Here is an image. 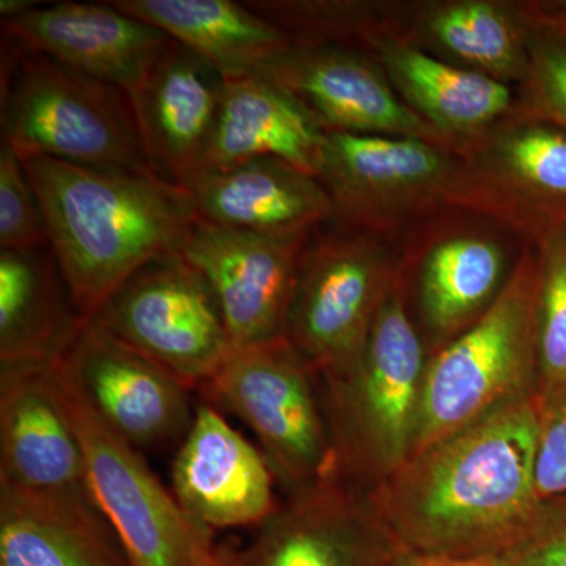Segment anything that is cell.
<instances>
[{"instance_id":"obj_1","label":"cell","mask_w":566,"mask_h":566,"mask_svg":"<svg viewBox=\"0 0 566 566\" xmlns=\"http://www.w3.org/2000/svg\"><path fill=\"white\" fill-rule=\"evenodd\" d=\"M535 397L409 457L370 493L405 547L449 556L505 554L542 504L535 482Z\"/></svg>"},{"instance_id":"obj_2","label":"cell","mask_w":566,"mask_h":566,"mask_svg":"<svg viewBox=\"0 0 566 566\" xmlns=\"http://www.w3.org/2000/svg\"><path fill=\"white\" fill-rule=\"evenodd\" d=\"M74 307L88 322L155 260L180 253L197 222L191 196L155 172L21 159Z\"/></svg>"},{"instance_id":"obj_3","label":"cell","mask_w":566,"mask_h":566,"mask_svg":"<svg viewBox=\"0 0 566 566\" xmlns=\"http://www.w3.org/2000/svg\"><path fill=\"white\" fill-rule=\"evenodd\" d=\"M428 360L397 275L356 359L318 378L335 479L370 494L409 460Z\"/></svg>"},{"instance_id":"obj_4","label":"cell","mask_w":566,"mask_h":566,"mask_svg":"<svg viewBox=\"0 0 566 566\" xmlns=\"http://www.w3.org/2000/svg\"><path fill=\"white\" fill-rule=\"evenodd\" d=\"M2 144L21 159L153 172L122 88L3 40Z\"/></svg>"},{"instance_id":"obj_5","label":"cell","mask_w":566,"mask_h":566,"mask_svg":"<svg viewBox=\"0 0 566 566\" xmlns=\"http://www.w3.org/2000/svg\"><path fill=\"white\" fill-rule=\"evenodd\" d=\"M538 251L527 244L479 322L431 354L412 455L497 409L535 397Z\"/></svg>"},{"instance_id":"obj_6","label":"cell","mask_w":566,"mask_h":566,"mask_svg":"<svg viewBox=\"0 0 566 566\" xmlns=\"http://www.w3.org/2000/svg\"><path fill=\"white\" fill-rule=\"evenodd\" d=\"M527 244L480 216L449 207L406 230L397 275L430 356L486 314Z\"/></svg>"},{"instance_id":"obj_7","label":"cell","mask_w":566,"mask_h":566,"mask_svg":"<svg viewBox=\"0 0 566 566\" xmlns=\"http://www.w3.org/2000/svg\"><path fill=\"white\" fill-rule=\"evenodd\" d=\"M200 392L243 420L292 494L335 479L318 375L285 337L233 348Z\"/></svg>"},{"instance_id":"obj_8","label":"cell","mask_w":566,"mask_h":566,"mask_svg":"<svg viewBox=\"0 0 566 566\" xmlns=\"http://www.w3.org/2000/svg\"><path fill=\"white\" fill-rule=\"evenodd\" d=\"M446 207L480 216L528 244L566 229V129L516 109L453 148Z\"/></svg>"},{"instance_id":"obj_9","label":"cell","mask_w":566,"mask_h":566,"mask_svg":"<svg viewBox=\"0 0 566 566\" xmlns=\"http://www.w3.org/2000/svg\"><path fill=\"white\" fill-rule=\"evenodd\" d=\"M392 238L315 232L294 289L285 338L318 378L344 370L364 348L398 271Z\"/></svg>"},{"instance_id":"obj_10","label":"cell","mask_w":566,"mask_h":566,"mask_svg":"<svg viewBox=\"0 0 566 566\" xmlns=\"http://www.w3.org/2000/svg\"><path fill=\"white\" fill-rule=\"evenodd\" d=\"M88 322L191 390H202L233 349L210 283L181 253L142 268Z\"/></svg>"},{"instance_id":"obj_11","label":"cell","mask_w":566,"mask_h":566,"mask_svg":"<svg viewBox=\"0 0 566 566\" xmlns=\"http://www.w3.org/2000/svg\"><path fill=\"white\" fill-rule=\"evenodd\" d=\"M324 133L318 180L338 226L395 240L446 207L452 148L416 137Z\"/></svg>"},{"instance_id":"obj_12","label":"cell","mask_w":566,"mask_h":566,"mask_svg":"<svg viewBox=\"0 0 566 566\" xmlns=\"http://www.w3.org/2000/svg\"><path fill=\"white\" fill-rule=\"evenodd\" d=\"M54 385L84 463L93 502L120 539L132 566H191L202 526L192 523L139 450L112 431L55 360Z\"/></svg>"},{"instance_id":"obj_13","label":"cell","mask_w":566,"mask_h":566,"mask_svg":"<svg viewBox=\"0 0 566 566\" xmlns=\"http://www.w3.org/2000/svg\"><path fill=\"white\" fill-rule=\"evenodd\" d=\"M315 232L260 234L197 219L180 253L210 283L233 348L285 337L301 264Z\"/></svg>"},{"instance_id":"obj_14","label":"cell","mask_w":566,"mask_h":566,"mask_svg":"<svg viewBox=\"0 0 566 566\" xmlns=\"http://www.w3.org/2000/svg\"><path fill=\"white\" fill-rule=\"evenodd\" d=\"M405 549L370 494L333 479L279 505L234 566H392Z\"/></svg>"},{"instance_id":"obj_15","label":"cell","mask_w":566,"mask_h":566,"mask_svg":"<svg viewBox=\"0 0 566 566\" xmlns=\"http://www.w3.org/2000/svg\"><path fill=\"white\" fill-rule=\"evenodd\" d=\"M57 364L96 416L139 452L180 444L191 427V389L92 322Z\"/></svg>"},{"instance_id":"obj_16","label":"cell","mask_w":566,"mask_h":566,"mask_svg":"<svg viewBox=\"0 0 566 566\" xmlns=\"http://www.w3.org/2000/svg\"><path fill=\"white\" fill-rule=\"evenodd\" d=\"M300 104L323 132L416 137L452 148L409 109L364 52L293 46L259 71Z\"/></svg>"},{"instance_id":"obj_17","label":"cell","mask_w":566,"mask_h":566,"mask_svg":"<svg viewBox=\"0 0 566 566\" xmlns=\"http://www.w3.org/2000/svg\"><path fill=\"white\" fill-rule=\"evenodd\" d=\"M275 474L256 449L210 401L196 408L191 427L178 444L172 494L197 526L256 527L279 509Z\"/></svg>"},{"instance_id":"obj_18","label":"cell","mask_w":566,"mask_h":566,"mask_svg":"<svg viewBox=\"0 0 566 566\" xmlns=\"http://www.w3.org/2000/svg\"><path fill=\"white\" fill-rule=\"evenodd\" d=\"M3 40L128 93L175 43L111 2L43 3L2 20Z\"/></svg>"},{"instance_id":"obj_19","label":"cell","mask_w":566,"mask_h":566,"mask_svg":"<svg viewBox=\"0 0 566 566\" xmlns=\"http://www.w3.org/2000/svg\"><path fill=\"white\" fill-rule=\"evenodd\" d=\"M222 91L218 71L174 43L126 93L153 172L185 189L200 174Z\"/></svg>"},{"instance_id":"obj_20","label":"cell","mask_w":566,"mask_h":566,"mask_svg":"<svg viewBox=\"0 0 566 566\" xmlns=\"http://www.w3.org/2000/svg\"><path fill=\"white\" fill-rule=\"evenodd\" d=\"M52 365L0 367V485L88 493L80 442L55 390Z\"/></svg>"},{"instance_id":"obj_21","label":"cell","mask_w":566,"mask_h":566,"mask_svg":"<svg viewBox=\"0 0 566 566\" xmlns=\"http://www.w3.org/2000/svg\"><path fill=\"white\" fill-rule=\"evenodd\" d=\"M197 218L260 234L315 232L334 208L318 178L275 158H256L193 178Z\"/></svg>"},{"instance_id":"obj_22","label":"cell","mask_w":566,"mask_h":566,"mask_svg":"<svg viewBox=\"0 0 566 566\" xmlns=\"http://www.w3.org/2000/svg\"><path fill=\"white\" fill-rule=\"evenodd\" d=\"M324 137L318 123L262 74L223 77L218 120L200 174L275 158L318 178Z\"/></svg>"},{"instance_id":"obj_23","label":"cell","mask_w":566,"mask_h":566,"mask_svg":"<svg viewBox=\"0 0 566 566\" xmlns=\"http://www.w3.org/2000/svg\"><path fill=\"white\" fill-rule=\"evenodd\" d=\"M0 566H132L88 493L0 485Z\"/></svg>"},{"instance_id":"obj_24","label":"cell","mask_w":566,"mask_h":566,"mask_svg":"<svg viewBox=\"0 0 566 566\" xmlns=\"http://www.w3.org/2000/svg\"><path fill=\"white\" fill-rule=\"evenodd\" d=\"M371 59L406 106L453 148L491 128L516 104V87L434 57L405 39L376 44Z\"/></svg>"},{"instance_id":"obj_25","label":"cell","mask_w":566,"mask_h":566,"mask_svg":"<svg viewBox=\"0 0 566 566\" xmlns=\"http://www.w3.org/2000/svg\"><path fill=\"white\" fill-rule=\"evenodd\" d=\"M532 24L520 2H412L408 41L434 57L517 87L528 69Z\"/></svg>"},{"instance_id":"obj_26","label":"cell","mask_w":566,"mask_h":566,"mask_svg":"<svg viewBox=\"0 0 566 566\" xmlns=\"http://www.w3.org/2000/svg\"><path fill=\"white\" fill-rule=\"evenodd\" d=\"M199 55L222 77L259 73L293 48L289 33L233 0H112Z\"/></svg>"},{"instance_id":"obj_27","label":"cell","mask_w":566,"mask_h":566,"mask_svg":"<svg viewBox=\"0 0 566 566\" xmlns=\"http://www.w3.org/2000/svg\"><path fill=\"white\" fill-rule=\"evenodd\" d=\"M84 322L50 245L0 251V367L55 363Z\"/></svg>"},{"instance_id":"obj_28","label":"cell","mask_w":566,"mask_h":566,"mask_svg":"<svg viewBox=\"0 0 566 566\" xmlns=\"http://www.w3.org/2000/svg\"><path fill=\"white\" fill-rule=\"evenodd\" d=\"M245 6L289 33L293 46H335L368 55L381 41L408 40L412 2L252 0Z\"/></svg>"},{"instance_id":"obj_29","label":"cell","mask_w":566,"mask_h":566,"mask_svg":"<svg viewBox=\"0 0 566 566\" xmlns=\"http://www.w3.org/2000/svg\"><path fill=\"white\" fill-rule=\"evenodd\" d=\"M536 394L566 385V229L538 241ZM535 394V395H536Z\"/></svg>"},{"instance_id":"obj_30","label":"cell","mask_w":566,"mask_h":566,"mask_svg":"<svg viewBox=\"0 0 566 566\" xmlns=\"http://www.w3.org/2000/svg\"><path fill=\"white\" fill-rule=\"evenodd\" d=\"M515 107L566 129L565 33L532 24L528 69L516 87Z\"/></svg>"},{"instance_id":"obj_31","label":"cell","mask_w":566,"mask_h":566,"mask_svg":"<svg viewBox=\"0 0 566 566\" xmlns=\"http://www.w3.org/2000/svg\"><path fill=\"white\" fill-rule=\"evenodd\" d=\"M39 200L20 156L0 147V251L35 252L48 248Z\"/></svg>"},{"instance_id":"obj_32","label":"cell","mask_w":566,"mask_h":566,"mask_svg":"<svg viewBox=\"0 0 566 566\" xmlns=\"http://www.w3.org/2000/svg\"><path fill=\"white\" fill-rule=\"evenodd\" d=\"M535 482L539 499L566 497V385L535 395Z\"/></svg>"},{"instance_id":"obj_33","label":"cell","mask_w":566,"mask_h":566,"mask_svg":"<svg viewBox=\"0 0 566 566\" xmlns=\"http://www.w3.org/2000/svg\"><path fill=\"white\" fill-rule=\"evenodd\" d=\"M505 556L512 566H566V497L542 501L531 526Z\"/></svg>"},{"instance_id":"obj_34","label":"cell","mask_w":566,"mask_h":566,"mask_svg":"<svg viewBox=\"0 0 566 566\" xmlns=\"http://www.w3.org/2000/svg\"><path fill=\"white\" fill-rule=\"evenodd\" d=\"M392 566H512V564L505 554L449 556V554L420 553L406 547Z\"/></svg>"},{"instance_id":"obj_35","label":"cell","mask_w":566,"mask_h":566,"mask_svg":"<svg viewBox=\"0 0 566 566\" xmlns=\"http://www.w3.org/2000/svg\"><path fill=\"white\" fill-rule=\"evenodd\" d=\"M520 3L532 24L556 29L566 35V0H526Z\"/></svg>"},{"instance_id":"obj_36","label":"cell","mask_w":566,"mask_h":566,"mask_svg":"<svg viewBox=\"0 0 566 566\" xmlns=\"http://www.w3.org/2000/svg\"><path fill=\"white\" fill-rule=\"evenodd\" d=\"M234 560L237 553L229 547L216 545L212 532L202 527L193 547L191 566H234Z\"/></svg>"},{"instance_id":"obj_37","label":"cell","mask_w":566,"mask_h":566,"mask_svg":"<svg viewBox=\"0 0 566 566\" xmlns=\"http://www.w3.org/2000/svg\"><path fill=\"white\" fill-rule=\"evenodd\" d=\"M40 6H43V2H36V0H2L0 14H2V20H11V18L21 17Z\"/></svg>"}]
</instances>
